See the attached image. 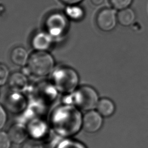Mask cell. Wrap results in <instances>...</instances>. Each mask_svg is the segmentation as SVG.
<instances>
[{"label":"cell","mask_w":148,"mask_h":148,"mask_svg":"<svg viewBox=\"0 0 148 148\" xmlns=\"http://www.w3.org/2000/svg\"><path fill=\"white\" fill-rule=\"evenodd\" d=\"M8 83L13 90L18 92L23 90L27 86L28 79L24 73L16 72L10 75Z\"/></svg>","instance_id":"9"},{"label":"cell","mask_w":148,"mask_h":148,"mask_svg":"<svg viewBox=\"0 0 148 148\" xmlns=\"http://www.w3.org/2000/svg\"><path fill=\"white\" fill-rule=\"evenodd\" d=\"M62 3L66 5H78L83 0H60Z\"/></svg>","instance_id":"19"},{"label":"cell","mask_w":148,"mask_h":148,"mask_svg":"<svg viewBox=\"0 0 148 148\" xmlns=\"http://www.w3.org/2000/svg\"><path fill=\"white\" fill-rule=\"evenodd\" d=\"M91 2L95 6H99L102 4L104 2V0H90Z\"/></svg>","instance_id":"20"},{"label":"cell","mask_w":148,"mask_h":148,"mask_svg":"<svg viewBox=\"0 0 148 148\" xmlns=\"http://www.w3.org/2000/svg\"><path fill=\"white\" fill-rule=\"evenodd\" d=\"M96 108L102 117H108L114 114L116 105L112 99L108 98H102L99 99Z\"/></svg>","instance_id":"10"},{"label":"cell","mask_w":148,"mask_h":148,"mask_svg":"<svg viewBox=\"0 0 148 148\" xmlns=\"http://www.w3.org/2000/svg\"><path fill=\"white\" fill-rule=\"evenodd\" d=\"M7 119L6 113L4 108L0 105V129H1L5 124Z\"/></svg>","instance_id":"18"},{"label":"cell","mask_w":148,"mask_h":148,"mask_svg":"<svg viewBox=\"0 0 148 148\" xmlns=\"http://www.w3.org/2000/svg\"><path fill=\"white\" fill-rule=\"evenodd\" d=\"M53 56L46 51H35L29 55L27 64V70L36 77H43L53 72L54 68Z\"/></svg>","instance_id":"3"},{"label":"cell","mask_w":148,"mask_h":148,"mask_svg":"<svg viewBox=\"0 0 148 148\" xmlns=\"http://www.w3.org/2000/svg\"><path fill=\"white\" fill-rule=\"evenodd\" d=\"M83 129L87 132L94 133L98 131L103 124V117L97 110L88 111L83 116Z\"/></svg>","instance_id":"6"},{"label":"cell","mask_w":148,"mask_h":148,"mask_svg":"<svg viewBox=\"0 0 148 148\" xmlns=\"http://www.w3.org/2000/svg\"><path fill=\"white\" fill-rule=\"evenodd\" d=\"M52 43V36L47 32H39L32 39L31 45L35 51H47Z\"/></svg>","instance_id":"7"},{"label":"cell","mask_w":148,"mask_h":148,"mask_svg":"<svg viewBox=\"0 0 148 148\" xmlns=\"http://www.w3.org/2000/svg\"><path fill=\"white\" fill-rule=\"evenodd\" d=\"M68 21L66 16L61 13H52L47 16L45 21L47 32L53 36H60L66 30Z\"/></svg>","instance_id":"4"},{"label":"cell","mask_w":148,"mask_h":148,"mask_svg":"<svg viewBox=\"0 0 148 148\" xmlns=\"http://www.w3.org/2000/svg\"><path fill=\"white\" fill-rule=\"evenodd\" d=\"M8 135L11 142L15 143H20L25 140L27 134L23 127L14 124L10 128Z\"/></svg>","instance_id":"11"},{"label":"cell","mask_w":148,"mask_h":148,"mask_svg":"<svg viewBox=\"0 0 148 148\" xmlns=\"http://www.w3.org/2000/svg\"><path fill=\"white\" fill-rule=\"evenodd\" d=\"M51 81L56 90L69 94L77 88L79 77L76 71L73 68L61 66L53 72Z\"/></svg>","instance_id":"2"},{"label":"cell","mask_w":148,"mask_h":148,"mask_svg":"<svg viewBox=\"0 0 148 148\" xmlns=\"http://www.w3.org/2000/svg\"><path fill=\"white\" fill-rule=\"evenodd\" d=\"M10 75L9 70L7 66L0 63V86H3L8 82Z\"/></svg>","instance_id":"15"},{"label":"cell","mask_w":148,"mask_h":148,"mask_svg":"<svg viewBox=\"0 0 148 148\" xmlns=\"http://www.w3.org/2000/svg\"><path fill=\"white\" fill-rule=\"evenodd\" d=\"M117 13L114 8H106L100 10L97 14L95 21L99 29L104 32L113 31L116 27Z\"/></svg>","instance_id":"5"},{"label":"cell","mask_w":148,"mask_h":148,"mask_svg":"<svg viewBox=\"0 0 148 148\" xmlns=\"http://www.w3.org/2000/svg\"><path fill=\"white\" fill-rule=\"evenodd\" d=\"M29 56L26 49L21 46L13 48L10 54V59L15 65L18 66H25L27 65Z\"/></svg>","instance_id":"8"},{"label":"cell","mask_w":148,"mask_h":148,"mask_svg":"<svg viewBox=\"0 0 148 148\" xmlns=\"http://www.w3.org/2000/svg\"><path fill=\"white\" fill-rule=\"evenodd\" d=\"M65 98V102L73 103L77 108L86 111L94 110L99 101L96 90L90 86H83L75 90Z\"/></svg>","instance_id":"1"},{"label":"cell","mask_w":148,"mask_h":148,"mask_svg":"<svg viewBox=\"0 0 148 148\" xmlns=\"http://www.w3.org/2000/svg\"><path fill=\"white\" fill-rule=\"evenodd\" d=\"M117 21L123 26L128 27L135 21L136 15L134 10L128 8L119 10L117 12Z\"/></svg>","instance_id":"12"},{"label":"cell","mask_w":148,"mask_h":148,"mask_svg":"<svg viewBox=\"0 0 148 148\" xmlns=\"http://www.w3.org/2000/svg\"><path fill=\"white\" fill-rule=\"evenodd\" d=\"M10 142L8 135L0 131V148H9Z\"/></svg>","instance_id":"16"},{"label":"cell","mask_w":148,"mask_h":148,"mask_svg":"<svg viewBox=\"0 0 148 148\" xmlns=\"http://www.w3.org/2000/svg\"><path fill=\"white\" fill-rule=\"evenodd\" d=\"M65 14L71 20L79 21L83 18L84 12L83 8L77 5H67Z\"/></svg>","instance_id":"13"},{"label":"cell","mask_w":148,"mask_h":148,"mask_svg":"<svg viewBox=\"0 0 148 148\" xmlns=\"http://www.w3.org/2000/svg\"><path fill=\"white\" fill-rule=\"evenodd\" d=\"M22 148H42V147L39 142L34 140H28L24 143Z\"/></svg>","instance_id":"17"},{"label":"cell","mask_w":148,"mask_h":148,"mask_svg":"<svg viewBox=\"0 0 148 148\" xmlns=\"http://www.w3.org/2000/svg\"><path fill=\"white\" fill-rule=\"evenodd\" d=\"M133 0H109L113 8L119 10L129 8Z\"/></svg>","instance_id":"14"}]
</instances>
